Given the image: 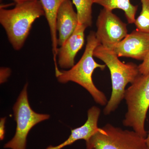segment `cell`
Returning <instances> with one entry per match:
<instances>
[{"instance_id": "obj_1", "label": "cell", "mask_w": 149, "mask_h": 149, "mask_svg": "<svg viewBox=\"0 0 149 149\" xmlns=\"http://www.w3.org/2000/svg\"><path fill=\"white\" fill-rule=\"evenodd\" d=\"M44 15L45 12L39 0L16 3L12 9L1 8L0 22L15 50H19L22 48L32 24Z\"/></svg>"}, {"instance_id": "obj_2", "label": "cell", "mask_w": 149, "mask_h": 149, "mask_svg": "<svg viewBox=\"0 0 149 149\" xmlns=\"http://www.w3.org/2000/svg\"><path fill=\"white\" fill-rule=\"evenodd\" d=\"M93 55L104 62L110 72L111 96L103 110L104 114L108 115L117 109L124 99L126 85L133 83L141 74L138 65L132 62L123 63L112 50L101 45L96 48Z\"/></svg>"}, {"instance_id": "obj_3", "label": "cell", "mask_w": 149, "mask_h": 149, "mask_svg": "<svg viewBox=\"0 0 149 149\" xmlns=\"http://www.w3.org/2000/svg\"><path fill=\"white\" fill-rule=\"evenodd\" d=\"M100 45L95 32H91L87 37L85 52L80 61L68 70H60L56 76L59 83H66L71 81L79 84L90 93L96 103L104 106L108 102L106 96L97 88L92 78L96 68L104 70L106 66L105 64L97 63L93 58L94 50Z\"/></svg>"}, {"instance_id": "obj_4", "label": "cell", "mask_w": 149, "mask_h": 149, "mask_svg": "<svg viewBox=\"0 0 149 149\" xmlns=\"http://www.w3.org/2000/svg\"><path fill=\"white\" fill-rule=\"evenodd\" d=\"M124 99L127 111L123 124L131 127L140 136L146 138L145 121L149 108V72L141 74L125 91Z\"/></svg>"}, {"instance_id": "obj_5", "label": "cell", "mask_w": 149, "mask_h": 149, "mask_svg": "<svg viewBox=\"0 0 149 149\" xmlns=\"http://www.w3.org/2000/svg\"><path fill=\"white\" fill-rule=\"evenodd\" d=\"M89 149H149L146 138L134 130H123L107 123L86 142Z\"/></svg>"}, {"instance_id": "obj_6", "label": "cell", "mask_w": 149, "mask_h": 149, "mask_svg": "<svg viewBox=\"0 0 149 149\" xmlns=\"http://www.w3.org/2000/svg\"><path fill=\"white\" fill-rule=\"evenodd\" d=\"M27 83L24 85L13 107L16 131L13 139L5 144V148L26 149L29 131L37 123L50 118L49 115L37 113L31 108L27 95Z\"/></svg>"}, {"instance_id": "obj_7", "label": "cell", "mask_w": 149, "mask_h": 149, "mask_svg": "<svg viewBox=\"0 0 149 149\" xmlns=\"http://www.w3.org/2000/svg\"><path fill=\"white\" fill-rule=\"evenodd\" d=\"M96 37L104 47L111 49L128 35L127 24L113 13L103 8L97 19Z\"/></svg>"}, {"instance_id": "obj_8", "label": "cell", "mask_w": 149, "mask_h": 149, "mask_svg": "<svg viewBox=\"0 0 149 149\" xmlns=\"http://www.w3.org/2000/svg\"><path fill=\"white\" fill-rule=\"evenodd\" d=\"M111 49L118 57L131 58L143 61L149 53V33L134 30Z\"/></svg>"}, {"instance_id": "obj_9", "label": "cell", "mask_w": 149, "mask_h": 149, "mask_svg": "<svg viewBox=\"0 0 149 149\" xmlns=\"http://www.w3.org/2000/svg\"><path fill=\"white\" fill-rule=\"evenodd\" d=\"M86 27L78 23L72 35L58 49V64L62 68H71L74 65V59L85 42Z\"/></svg>"}, {"instance_id": "obj_10", "label": "cell", "mask_w": 149, "mask_h": 149, "mask_svg": "<svg viewBox=\"0 0 149 149\" xmlns=\"http://www.w3.org/2000/svg\"><path fill=\"white\" fill-rule=\"evenodd\" d=\"M77 13L74 11L71 0H65L57 14L56 28L58 32V44L60 47L74 32L78 24Z\"/></svg>"}, {"instance_id": "obj_11", "label": "cell", "mask_w": 149, "mask_h": 149, "mask_svg": "<svg viewBox=\"0 0 149 149\" xmlns=\"http://www.w3.org/2000/svg\"><path fill=\"white\" fill-rule=\"evenodd\" d=\"M101 110L96 106H93L88 110V119L84 125L72 129L71 134L64 142L57 146V149H61L70 146L78 140L89 141L91 137L100 130L98 121L100 114Z\"/></svg>"}, {"instance_id": "obj_12", "label": "cell", "mask_w": 149, "mask_h": 149, "mask_svg": "<svg viewBox=\"0 0 149 149\" xmlns=\"http://www.w3.org/2000/svg\"><path fill=\"white\" fill-rule=\"evenodd\" d=\"M45 12V16L49 27L51 40L52 42V52L55 67L57 68L56 57L57 56L58 44L57 30L56 28V20L57 14L61 5L65 0H39Z\"/></svg>"}, {"instance_id": "obj_13", "label": "cell", "mask_w": 149, "mask_h": 149, "mask_svg": "<svg viewBox=\"0 0 149 149\" xmlns=\"http://www.w3.org/2000/svg\"><path fill=\"white\" fill-rule=\"evenodd\" d=\"M94 3L102 6L103 8L112 11L116 9L123 10L127 22L133 24L136 21L138 6L133 5L130 0H93Z\"/></svg>"}, {"instance_id": "obj_14", "label": "cell", "mask_w": 149, "mask_h": 149, "mask_svg": "<svg viewBox=\"0 0 149 149\" xmlns=\"http://www.w3.org/2000/svg\"><path fill=\"white\" fill-rule=\"evenodd\" d=\"M77 10L78 23L86 27H91L93 23V0H72Z\"/></svg>"}, {"instance_id": "obj_15", "label": "cell", "mask_w": 149, "mask_h": 149, "mask_svg": "<svg viewBox=\"0 0 149 149\" xmlns=\"http://www.w3.org/2000/svg\"><path fill=\"white\" fill-rule=\"evenodd\" d=\"M142 10L134 24L138 30L149 33V0H141Z\"/></svg>"}, {"instance_id": "obj_16", "label": "cell", "mask_w": 149, "mask_h": 149, "mask_svg": "<svg viewBox=\"0 0 149 149\" xmlns=\"http://www.w3.org/2000/svg\"><path fill=\"white\" fill-rule=\"evenodd\" d=\"M139 72L141 74H148L149 72V53L142 63L139 65Z\"/></svg>"}, {"instance_id": "obj_17", "label": "cell", "mask_w": 149, "mask_h": 149, "mask_svg": "<svg viewBox=\"0 0 149 149\" xmlns=\"http://www.w3.org/2000/svg\"><path fill=\"white\" fill-rule=\"evenodd\" d=\"M10 74V70L7 68H1V83L6 82Z\"/></svg>"}, {"instance_id": "obj_18", "label": "cell", "mask_w": 149, "mask_h": 149, "mask_svg": "<svg viewBox=\"0 0 149 149\" xmlns=\"http://www.w3.org/2000/svg\"><path fill=\"white\" fill-rule=\"evenodd\" d=\"M6 118H1L0 121V140L3 141L5 136V124Z\"/></svg>"}, {"instance_id": "obj_19", "label": "cell", "mask_w": 149, "mask_h": 149, "mask_svg": "<svg viewBox=\"0 0 149 149\" xmlns=\"http://www.w3.org/2000/svg\"><path fill=\"white\" fill-rule=\"evenodd\" d=\"M16 3L24 2L28 1H33V0H13Z\"/></svg>"}, {"instance_id": "obj_20", "label": "cell", "mask_w": 149, "mask_h": 149, "mask_svg": "<svg viewBox=\"0 0 149 149\" xmlns=\"http://www.w3.org/2000/svg\"><path fill=\"white\" fill-rule=\"evenodd\" d=\"M146 141L147 145L149 149V131L148 133V135L146 138Z\"/></svg>"}, {"instance_id": "obj_21", "label": "cell", "mask_w": 149, "mask_h": 149, "mask_svg": "<svg viewBox=\"0 0 149 149\" xmlns=\"http://www.w3.org/2000/svg\"><path fill=\"white\" fill-rule=\"evenodd\" d=\"M46 149H54V147L53 146H49L47 147V148Z\"/></svg>"}, {"instance_id": "obj_22", "label": "cell", "mask_w": 149, "mask_h": 149, "mask_svg": "<svg viewBox=\"0 0 149 149\" xmlns=\"http://www.w3.org/2000/svg\"></svg>"}]
</instances>
